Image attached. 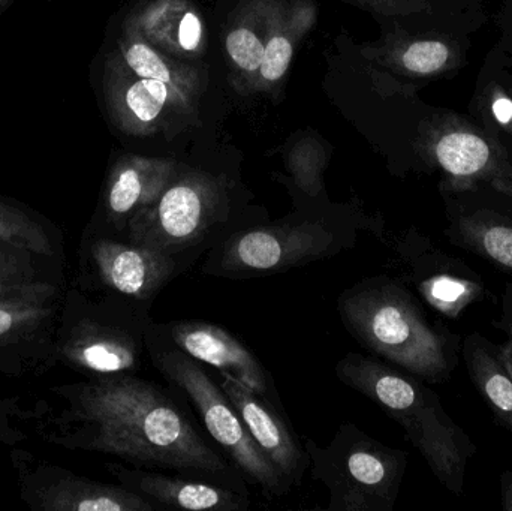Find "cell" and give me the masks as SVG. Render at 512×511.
I'll return each instance as SVG.
<instances>
[{
	"instance_id": "1",
	"label": "cell",
	"mask_w": 512,
	"mask_h": 511,
	"mask_svg": "<svg viewBox=\"0 0 512 511\" xmlns=\"http://www.w3.org/2000/svg\"><path fill=\"white\" fill-rule=\"evenodd\" d=\"M62 395L66 407L53 443L248 494L242 474L195 428L170 387L120 374L90 377L65 387Z\"/></svg>"
},
{
	"instance_id": "2",
	"label": "cell",
	"mask_w": 512,
	"mask_h": 511,
	"mask_svg": "<svg viewBox=\"0 0 512 511\" xmlns=\"http://www.w3.org/2000/svg\"><path fill=\"white\" fill-rule=\"evenodd\" d=\"M248 227L237 216L228 177L179 167L159 200L135 215L119 237L170 255L188 269L201 254Z\"/></svg>"
},
{
	"instance_id": "3",
	"label": "cell",
	"mask_w": 512,
	"mask_h": 511,
	"mask_svg": "<svg viewBox=\"0 0 512 511\" xmlns=\"http://www.w3.org/2000/svg\"><path fill=\"white\" fill-rule=\"evenodd\" d=\"M337 311L349 335L375 356L426 380L450 372L447 342L397 282L364 279L340 294Z\"/></svg>"
},
{
	"instance_id": "4",
	"label": "cell",
	"mask_w": 512,
	"mask_h": 511,
	"mask_svg": "<svg viewBox=\"0 0 512 511\" xmlns=\"http://www.w3.org/2000/svg\"><path fill=\"white\" fill-rule=\"evenodd\" d=\"M358 225L324 213L289 216L230 234L206 254L204 275L245 279L334 257L357 242Z\"/></svg>"
},
{
	"instance_id": "5",
	"label": "cell",
	"mask_w": 512,
	"mask_h": 511,
	"mask_svg": "<svg viewBox=\"0 0 512 511\" xmlns=\"http://www.w3.org/2000/svg\"><path fill=\"white\" fill-rule=\"evenodd\" d=\"M147 357L168 387L194 408L210 437L227 453L246 482L258 486L267 497H283L291 491V486L249 434L224 390L207 374L203 363L162 338L153 323L147 333Z\"/></svg>"
},
{
	"instance_id": "6",
	"label": "cell",
	"mask_w": 512,
	"mask_h": 511,
	"mask_svg": "<svg viewBox=\"0 0 512 511\" xmlns=\"http://www.w3.org/2000/svg\"><path fill=\"white\" fill-rule=\"evenodd\" d=\"M312 477L327 488L330 511H390L399 494L406 456L346 423L321 447L306 438Z\"/></svg>"
},
{
	"instance_id": "7",
	"label": "cell",
	"mask_w": 512,
	"mask_h": 511,
	"mask_svg": "<svg viewBox=\"0 0 512 511\" xmlns=\"http://www.w3.org/2000/svg\"><path fill=\"white\" fill-rule=\"evenodd\" d=\"M86 308L87 314L69 324L59 345L60 357L92 377L141 372L152 306L107 296L102 305Z\"/></svg>"
},
{
	"instance_id": "8",
	"label": "cell",
	"mask_w": 512,
	"mask_h": 511,
	"mask_svg": "<svg viewBox=\"0 0 512 511\" xmlns=\"http://www.w3.org/2000/svg\"><path fill=\"white\" fill-rule=\"evenodd\" d=\"M430 162L444 174V189L466 192L489 186L512 197L510 152L477 122L448 116L426 141Z\"/></svg>"
},
{
	"instance_id": "9",
	"label": "cell",
	"mask_w": 512,
	"mask_h": 511,
	"mask_svg": "<svg viewBox=\"0 0 512 511\" xmlns=\"http://www.w3.org/2000/svg\"><path fill=\"white\" fill-rule=\"evenodd\" d=\"M104 93L111 119L120 131L149 135L161 128V122L192 110L198 87L140 77L114 53L105 63Z\"/></svg>"
},
{
	"instance_id": "10",
	"label": "cell",
	"mask_w": 512,
	"mask_h": 511,
	"mask_svg": "<svg viewBox=\"0 0 512 511\" xmlns=\"http://www.w3.org/2000/svg\"><path fill=\"white\" fill-rule=\"evenodd\" d=\"M87 252L93 275L108 296L143 305L152 306L159 293L186 270L170 255L107 234H96Z\"/></svg>"
},
{
	"instance_id": "11",
	"label": "cell",
	"mask_w": 512,
	"mask_h": 511,
	"mask_svg": "<svg viewBox=\"0 0 512 511\" xmlns=\"http://www.w3.org/2000/svg\"><path fill=\"white\" fill-rule=\"evenodd\" d=\"M156 332L171 345L204 365L236 378L265 401L280 408L270 372L233 333L216 324L197 320L153 321Z\"/></svg>"
},
{
	"instance_id": "12",
	"label": "cell",
	"mask_w": 512,
	"mask_h": 511,
	"mask_svg": "<svg viewBox=\"0 0 512 511\" xmlns=\"http://www.w3.org/2000/svg\"><path fill=\"white\" fill-rule=\"evenodd\" d=\"M221 389L239 411L249 434L291 488L300 486L310 467L309 456L286 425L280 408L228 374H222Z\"/></svg>"
},
{
	"instance_id": "13",
	"label": "cell",
	"mask_w": 512,
	"mask_h": 511,
	"mask_svg": "<svg viewBox=\"0 0 512 511\" xmlns=\"http://www.w3.org/2000/svg\"><path fill=\"white\" fill-rule=\"evenodd\" d=\"M180 165L170 159L126 155L111 168L104 195V225L101 234L122 236L128 222L153 206L168 188Z\"/></svg>"
},
{
	"instance_id": "14",
	"label": "cell",
	"mask_w": 512,
	"mask_h": 511,
	"mask_svg": "<svg viewBox=\"0 0 512 511\" xmlns=\"http://www.w3.org/2000/svg\"><path fill=\"white\" fill-rule=\"evenodd\" d=\"M111 471L122 486L146 498L158 511H245L251 507L249 494L218 483L119 464H114Z\"/></svg>"
},
{
	"instance_id": "15",
	"label": "cell",
	"mask_w": 512,
	"mask_h": 511,
	"mask_svg": "<svg viewBox=\"0 0 512 511\" xmlns=\"http://www.w3.org/2000/svg\"><path fill=\"white\" fill-rule=\"evenodd\" d=\"M33 509L44 511H158L125 486L65 474L32 489Z\"/></svg>"
},
{
	"instance_id": "16",
	"label": "cell",
	"mask_w": 512,
	"mask_h": 511,
	"mask_svg": "<svg viewBox=\"0 0 512 511\" xmlns=\"http://www.w3.org/2000/svg\"><path fill=\"white\" fill-rule=\"evenodd\" d=\"M153 47L188 56L204 47V24L188 0H152L128 18Z\"/></svg>"
},
{
	"instance_id": "17",
	"label": "cell",
	"mask_w": 512,
	"mask_h": 511,
	"mask_svg": "<svg viewBox=\"0 0 512 511\" xmlns=\"http://www.w3.org/2000/svg\"><path fill=\"white\" fill-rule=\"evenodd\" d=\"M282 12V3L277 0H258L249 6L227 36V53L237 69L258 74L265 45Z\"/></svg>"
},
{
	"instance_id": "18",
	"label": "cell",
	"mask_w": 512,
	"mask_h": 511,
	"mask_svg": "<svg viewBox=\"0 0 512 511\" xmlns=\"http://www.w3.org/2000/svg\"><path fill=\"white\" fill-rule=\"evenodd\" d=\"M495 54L498 60V68H489L481 75L480 83H477V95H475V114L478 125L489 132L495 140H498L505 149L510 152L512 143V83L505 71L499 54Z\"/></svg>"
},
{
	"instance_id": "19",
	"label": "cell",
	"mask_w": 512,
	"mask_h": 511,
	"mask_svg": "<svg viewBox=\"0 0 512 511\" xmlns=\"http://www.w3.org/2000/svg\"><path fill=\"white\" fill-rule=\"evenodd\" d=\"M119 57L134 74L140 77L153 78L165 83L179 86L198 87V72L191 66L168 59L158 48L141 36L128 21L123 27V35L119 41Z\"/></svg>"
},
{
	"instance_id": "20",
	"label": "cell",
	"mask_w": 512,
	"mask_h": 511,
	"mask_svg": "<svg viewBox=\"0 0 512 511\" xmlns=\"http://www.w3.org/2000/svg\"><path fill=\"white\" fill-rule=\"evenodd\" d=\"M466 363L478 392L495 416L512 432V380L498 357L489 353L480 336H471L465 345Z\"/></svg>"
},
{
	"instance_id": "21",
	"label": "cell",
	"mask_w": 512,
	"mask_h": 511,
	"mask_svg": "<svg viewBox=\"0 0 512 511\" xmlns=\"http://www.w3.org/2000/svg\"><path fill=\"white\" fill-rule=\"evenodd\" d=\"M465 48L454 33L421 36L400 48L397 63L415 77H442L453 74L463 65Z\"/></svg>"
},
{
	"instance_id": "22",
	"label": "cell",
	"mask_w": 512,
	"mask_h": 511,
	"mask_svg": "<svg viewBox=\"0 0 512 511\" xmlns=\"http://www.w3.org/2000/svg\"><path fill=\"white\" fill-rule=\"evenodd\" d=\"M315 20V9L309 3L301 2L291 9H283L279 20L271 30L265 45L264 59L258 75L264 83L279 81L288 71L294 56L295 44L306 33Z\"/></svg>"
},
{
	"instance_id": "23",
	"label": "cell",
	"mask_w": 512,
	"mask_h": 511,
	"mask_svg": "<svg viewBox=\"0 0 512 511\" xmlns=\"http://www.w3.org/2000/svg\"><path fill=\"white\" fill-rule=\"evenodd\" d=\"M57 299L0 306V356H9V351L33 344L39 333H47Z\"/></svg>"
},
{
	"instance_id": "24",
	"label": "cell",
	"mask_w": 512,
	"mask_h": 511,
	"mask_svg": "<svg viewBox=\"0 0 512 511\" xmlns=\"http://www.w3.org/2000/svg\"><path fill=\"white\" fill-rule=\"evenodd\" d=\"M459 234L469 248L512 270V225L486 215L463 216Z\"/></svg>"
},
{
	"instance_id": "25",
	"label": "cell",
	"mask_w": 512,
	"mask_h": 511,
	"mask_svg": "<svg viewBox=\"0 0 512 511\" xmlns=\"http://www.w3.org/2000/svg\"><path fill=\"white\" fill-rule=\"evenodd\" d=\"M0 242L27 249L45 258H54L53 240L42 222L29 212L0 200Z\"/></svg>"
},
{
	"instance_id": "26",
	"label": "cell",
	"mask_w": 512,
	"mask_h": 511,
	"mask_svg": "<svg viewBox=\"0 0 512 511\" xmlns=\"http://www.w3.org/2000/svg\"><path fill=\"white\" fill-rule=\"evenodd\" d=\"M427 303L447 317L456 318L480 294V285L454 276L438 275L418 285Z\"/></svg>"
},
{
	"instance_id": "27",
	"label": "cell",
	"mask_w": 512,
	"mask_h": 511,
	"mask_svg": "<svg viewBox=\"0 0 512 511\" xmlns=\"http://www.w3.org/2000/svg\"><path fill=\"white\" fill-rule=\"evenodd\" d=\"M36 258L45 257L0 242V287H23L36 282H48L36 264Z\"/></svg>"
},
{
	"instance_id": "28",
	"label": "cell",
	"mask_w": 512,
	"mask_h": 511,
	"mask_svg": "<svg viewBox=\"0 0 512 511\" xmlns=\"http://www.w3.org/2000/svg\"><path fill=\"white\" fill-rule=\"evenodd\" d=\"M59 297V287L53 282H36L23 287H0V306L9 303L35 302Z\"/></svg>"
},
{
	"instance_id": "29",
	"label": "cell",
	"mask_w": 512,
	"mask_h": 511,
	"mask_svg": "<svg viewBox=\"0 0 512 511\" xmlns=\"http://www.w3.org/2000/svg\"><path fill=\"white\" fill-rule=\"evenodd\" d=\"M496 24H498L499 39L495 51H498L499 56L512 66V0H502Z\"/></svg>"
},
{
	"instance_id": "30",
	"label": "cell",
	"mask_w": 512,
	"mask_h": 511,
	"mask_svg": "<svg viewBox=\"0 0 512 511\" xmlns=\"http://www.w3.org/2000/svg\"><path fill=\"white\" fill-rule=\"evenodd\" d=\"M21 416L20 411L15 410V405L11 402L5 401L0 398V440L6 443H12L17 440L18 435L15 434L14 426H12V419Z\"/></svg>"
},
{
	"instance_id": "31",
	"label": "cell",
	"mask_w": 512,
	"mask_h": 511,
	"mask_svg": "<svg viewBox=\"0 0 512 511\" xmlns=\"http://www.w3.org/2000/svg\"><path fill=\"white\" fill-rule=\"evenodd\" d=\"M498 359L512 380V321L510 324V329H508L507 342H505V344L502 345L501 350H499Z\"/></svg>"
},
{
	"instance_id": "32",
	"label": "cell",
	"mask_w": 512,
	"mask_h": 511,
	"mask_svg": "<svg viewBox=\"0 0 512 511\" xmlns=\"http://www.w3.org/2000/svg\"><path fill=\"white\" fill-rule=\"evenodd\" d=\"M504 509L512 511V479L505 483Z\"/></svg>"
},
{
	"instance_id": "33",
	"label": "cell",
	"mask_w": 512,
	"mask_h": 511,
	"mask_svg": "<svg viewBox=\"0 0 512 511\" xmlns=\"http://www.w3.org/2000/svg\"><path fill=\"white\" fill-rule=\"evenodd\" d=\"M15 0H0V17L5 14L6 9L14 3Z\"/></svg>"
},
{
	"instance_id": "34",
	"label": "cell",
	"mask_w": 512,
	"mask_h": 511,
	"mask_svg": "<svg viewBox=\"0 0 512 511\" xmlns=\"http://www.w3.org/2000/svg\"><path fill=\"white\" fill-rule=\"evenodd\" d=\"M496 53H498V51H496ZM499 57H501V56H499ZM501 60H502V63H504L505 71H507L508 77H510V80L512 81V66L508 65V63L505 62V60L502 59V57H501Z\"/></svg>"
},
{
	"instance_id": "35",
	"label": "cell",
	"mask_w": 512,
	"mask_h": 511,
	"mask_svg": "<svg viewBox=\"0 0 512 511\" xmlns=\"http://www.w3.org/2000/svg\"><path fill=\"white\" fill-rule=\"evenodd\" d=\"M511 83H512V81H511Z\"/></svg>"
}]
</instances>
